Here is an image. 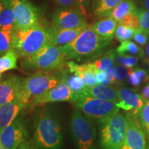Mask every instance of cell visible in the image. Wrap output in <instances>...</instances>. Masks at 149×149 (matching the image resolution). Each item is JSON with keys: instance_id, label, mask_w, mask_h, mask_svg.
I'll use <instances>...</instances> for the list:
<instances>
[{"instance_id": "obj_1", "label": "cell", "mask_w": 149, "mask_h": 149, "mask_svg": "<svg viewBox=\"0 0 149 149\" xmlns=\"http://www.w3.org/2000/svg\"><path fill=\"white\" fill-rule=\"evenodd\" d=\"M48 45H53L51 29L40 24L29 29L16 30L14 33L13 48L19 57H32Z\"/></svg>"}, {"instance_id": "obj_2", "label": "cell", "mask_w": 149, "mask_h": 149, "mask_svg": "<svg viewBox=\"0 0 149 149\" xmlns=\"http://www.w3.org/2000/svg\"><path fill=\"white\" fill-rule=\"evenodd\" d=\"M110 42L100 36L92 26L88 25L74 41L61 46L66 59H81L98 55Z\"/></svg>"}, {"instance_id": "obj_3", "label": "cell", "mask_w": 149, "mask_h": 149, "mask_svg": "<svg viewBox=\"0 0 149 149\" xmlns=\"http://www.w3.org/2000/svg\"><path fill=\"white\" fill-rule=\"evenodd\" d=\"M35 141L44 149H58L62 141L59 124L46 111L38 115L35 124Z\"/></svg>"}, {"instance_id": "obj_4", "label": "cell", "mask_w": 149, "mask_h": 149, "mask_svg": "<svg viewBox=\"0 0 149 149\" xmlns=\"http://www.w3.org/2000/svg\"><path fill=\"white\" fill-rule=\"evenodd\" d=\"M71 101L86 115L103 124L120 110L116 102L86 95L83 92L74 94Z\"/></svg>"}, {"instance_id": "obj_5", "label": "cell", "mask_w": 149, "mask_h": 149, "mask_svg": "<svg viewBox=\"0 0 149 149\" xmlns=\"http://www.w3.org/2000/svg\"><path fill=\"white\" fill-rule=\"evenodd\" d=\"M66 60L61 46L48 45L32 57H25L22 64L26 69L52 71L62 68Z\"/></svg>"}, {"instance_id": "obj_6", "label": "cell", "mask_w": 149, "mask_h": 149, "mask_svg": "<svg viewBox=\"0 0 149 149\" xmlns=\"http://www.w3.org/2000/svg\"><path fill=\"white\" fill-rule=\"evenodd\" d=\"M61 80V76L58 77L51 73L37 72L33 74L22 81L19 97L27 105L33 98L55 87Z\"/></svg>"}, {"instance_id": "obj_7", "label": "cell", "mask_w": 149, "mask_h": 149, "mask_svg": "<svg viewBox=\"0 0 149 149\" xmlns=\"http://www.w3.org/2000/svg\"><path fill=\"white\" fill-rule=\"evenodd\" d=\"M127 119L117 113L104 123L101 130L102 149H120L125 137Z\"/></svg>"}, {"instance_id": "obj_8", "label": "cell", "mask_w": 149, "mask_h": 149, "mask_svg": "<svg viewBox=\"0 0 149 149\" xmlns=\"http://www.w3.org/2000/svg\"><path fill=\"white\" fill-rule=\"evenodd\" d=\"M70 124L79 149H94L95 128L90 120L76 109L72 115Z\"/></svg>"}, {"instance_id": "obj_9", "label": "cell", "mask_w": 149, "mask_h": 149, "mask_svg": "<svg viewBox=\"0 0 149 149\" xmlns=\"http://www.w3.org/2000/svg\"><path fill=\"white\" fill-rule=\"evenodd\" d=\"M16 19V30L26 29L40 24L37 8L29 0H10Z\"/></svg>"}, {"instance_id": "obj_10", "label": "cell", "mask_w": 149, "mask_h": 149, "mask_svg": "<svg viewBox=\"0 0 149 149\" xmlns=\"http://www.w3.org/2000/svg\"><path fill=\"white\" fill-rule=\"evenodd\" d=\"M87 25L86 16L77 7L60 9L53 17V28L56 30L74 29Z\"/></svg>"}, {"instance_id": "obj_11", "label": "cell", "mask_w": 149, "mask_h": 149, "mask_svg": "<svg viewBox=\"0 0 149 149\" xmlns=\"http://www.w3.org/2000/svg\"><path fill=\"white\" fill-rule=\"evenodd\" d=\"M127 127L124 142L120 149H145L146 133L141 127L137 115L128 113Z\"/></svg>"}, {"instance_id": "obj_12", "label": "cell", "mask_w": 149, "mask_h": 149, "mask_svg": "<svg viewBox=\"0 0 149 149\" xmlns=\"http://www.w3.org/2000/svg\"><path fill=\"white\" fill-rule=\"evenodd\" d=\"M26 135L24 125L19 120L0 130V144L5 149H17Z\"/></svg>"}, {"instance_id": "obj_13", "label": "cell", "mask_w": 149, "mask_h": 149, "mask_svg": "<svg viewBox=\"0 0 149 149\" xmlns=\"http://www.w3.org/2000/svg\"><path fill=\"white\" fill-rule=\"evenodd\" d=\"M73 93L70 87L64 81H61L51 90L46 91L40 96L35 97L31 100L30 103L33 107L44 105L52 102H66L72 100Z\"/></svg>"}, {"instance_id": "obj_14", "label": "cell", "mask_w": 149, "mask_h": 149, "mask_svg": "<svg viewBox=\"0 0 149 149\" xmlns=\"http://www.w3.org/2000/svg\"><path fill=\"white\" fill-rule=\"evenodd\" d=\"M117 93L118 102L116 103L117 107L138 116L146 102V100L142 95L126 88H120L117 91Z\"/></svg>"}, {"instance_id": "obj_15", "label": "cell", "mask_w": 149, "mask_h": 149, "mask_svg": "<svg viewBox=\"0 0 149 149\" xmlns=\"http://www.w3.org/2000/svg\"><path fill=\"white\" fill-rule=\"evenodd\" d=\"M22 81L17 76H10L0 81V106L19 97Z\"/></svg>"}, {"instance_id": "obj_16", "label": "cell", "mask_w": 149, "mask_h": 149, "mask_svg": "<svg viewBox=\"0 0 149 149\" xmlns=\"http://www.w3.org/2000/svg\"><path fill=\"white\" fill-rule=\"evenodd\" d=\"M26 106L20 97L0 106V130L13 122L19 112Z\"/></svg>"}, {"instance_id": "obj_17", "label": "cell", "mask_w": 149, "mask_h": 149, "mask_svg": "<svg viewBox=\"0 0 149 149\" xmlns=\"http://www.w3.org/2000/svg\"><path fill=\"white\" fill-rule=\"evenodd\" d=\"M66 65L70 72L79 76L86 86H92L98 84L95 78V74L99 70L95 68L92 62L79 65L74 61H68Z\"/></svg>"}, {"instance_id": "obj_18", "label": "cell", "mask_w": 149, "mask_h": 149, "mask_svg": "<svg viewBox=\"0 0 149 149\" xmlns=\"http://www.w3.org/2000/svg\"><path fill=\"white\" fill-rule=\"evenodd\" d=\"M82 92L86 95L93 97L102 100H109L114 102H118V93L114 87L110 86L95 85L92 86H86L84 88Z\"/></svg>"}, {"instance_id": "obj_19", "label": "cell", "mask_w": 149, "mask_h": 149, "mask_svg": "<svg viewBox=\"0 0 149 149\" xmlns=\"http://www.w3.org/2000/svg\"><path fill=\"white\" fill-rule=\"evenodd\" d=\"M88 25L74 29L56 30L51 28L52 44L55 46H64L75 40Z\"/></svg>"}, {"instance_id": "obj_20", "label": "cell", "mask_w": 149, "mask_h": 149, "mask_svg": "<svg viewBox=\"0 0 149 149\" xmlns=\"http://www.w3.org/2000/svg\"><path fill=\"white\" fill-rule=\"evenodd\" d=\"M0 29L14 32L16 31V19L10 0H5L0 14Z\"/></svg>"}, {"instance_id": "obj_21", "label": "cell", "mask_w": 149, "mask_h": 149, "mask_svg": "<svg viewBox=\"0 0 149 149\" xmlns=\"http://www.w3.org/2000/svg\"><path fill=\"white\" fill-rule=\"evenodd\" d=\"M92 26L94 31L100 36L106 40L111 41L117 26V22L114 19L107 17L106 18L97 22Z\"/></svg>"}, {"instance_id": "obj_22", "label": "cell", "mask_w": 149, "mask_h": 149, "mask_svg": "<svg viewBox=\"0 0 149 149\" xmlns=\"http://www.w3.org/2000/svg\"><path fill=\"white\" fill-rule=\"evenodd\" d=\"M137 8L133 1L124 0L112 9L107 17L114 19L117 23L126 16L130 14H137Z\"/></svg>"}, {"instance_id": "obj_23", "label": "cell", "mask_w": 149, "mask_h": 149, "mask_svg": "<svg viewBox=\"0 0 149 149\" xmlns=\"http://www.w3.org/2000/svg\"><path fill=\"white\" fill-rule=\"evenodd\" d=\"M124 0H94L93 11L98 17H107L112 9Z\"/></svg>"}, {"instance_id": "obj_24", "label": "cell", "mask_w": 149, "mask_h": 149, "mask_svg": "<svg viewBox=\"0 0 149 149\" xmlns=\"http://www.w3.org/2000/svg\"><path fill=\"white\" fill-rule=\"evenodd\" d=\"M18 55L13 48H11L4 55L0 57V72H3L17 68Z\"/></svg>"}, {"instance_id": "obj_25", "label": "cell", "mask_w": 149, "mask_h": 149, "mask_svg": "<svg viewBox=\"0 0 149 149\" xmlns=\"http://www.w3.org/2000/svg\"><path fill=\"white\" fill-rule=\"evenodd\" d=\"M117 53L122 55H137L141 57L144 55V51L137 44L129 40L124 41L121 45L117 48Z\"/></svg>"}, {"instance_id": "obj_26", "label": "cell", "mask_w": 149, "mask_h": 149, "mask_svg": "<svg viewBox=\"0 0 149 149\" xmlns=\"http://www.w3.org/2000/svg\"><path fill=\"white\" fill-rule=\"evenodd\" d=\"M61 79L70 87L73 95L82 92L86 86L83 80L79 76L74 74L68 75V74L63 73L61 74Z\"/></svg>"}, {"instance_id": "obj_27", "label": "cell", "mask_w": 149, "mask_h": 149, "mask_svg": "<svg viewBox=\"0 0 149 149\" xmlns=\"http://www.w3.org/2000/svg\"><path fill=\"white\" fill-rule=\"evenodd\" d=\"M14 32L0 29V57L13 48Z\"/></svg>"}, {"instance_id": "obj_28", "label": "cell", "mask_w": 149, "mask_h": 149, "mask_svg": "<svg viewBox=\"0 0 149 149\" xmlns=\"http://www.w3.org/2000/svg\"><path fill=\"white\" fill-rule=\"evenodd\" d=\"M116 53L113 51L108 52L103 57L92 62L95 68L99 71H105L108 67L115 65V57Z\"/></svg>"}, {"instance_id": "obj_29", "label": "cell", "mask_w": 149, "mask_h": 149, "mask_svg": "<svg viewBox=\"0 0 149 149\" xmlns=\"http://www.w3.org/2000/svg\"><path fill=\"white\" fill-rule=\"evenodd\" d=\"M134 33H135V30L131 28L118 24L115 30V36L120 42H124L133 38Z\"/></svg>"}, {"instance_id": "obj_30", "label": "cell", "mask_w": 149, "mask_h": 149, "mask_svg": "<svg viewBox=\"0 0 149 149\" xmlns=\"http://www.w3.org/2000/svg\"><path fill=\"white\" fill-rule=\"evenodd\" d=\"M141 127L149 139V100H146L139 115Z\"/></svg>"}, {"instance_id": "obj_31", "label": "cell", "mask_w": 149, "mask_h": 149, "mask_svg": "<svg viewBox=\"0 0 149 149\" xmlns=\"http://www.w3.org/2000/svg\"><path fill=\"white\" fill-rule=\"evenodd\" d=\"M139 57L134 55H115V61L119 65H122L128 68H133L137 63Z\"/></svg>"}, {"instance_id": "obj_32", "label": "cell", "mask_w": 149, "mask_h": 149, "mask_svg": "<svg viewBox=\"0 0 149 149\" xmlns=\"http://www.w3.org/2000/svg\"><path fill=\"white\" fill-rule=\"evenodd\" d=\"M137 15L139 19V29L149 35V10L137 9Z\"/></svg>"}, {"instance_id": "obj_33", "label": "cell", "mask_w": 149, "mask_h": 149, "mask_svg": "<svg viewBox=\"0 0 149 149\" xmlns=\"http://www.w3.org/2000/svg\"><path fill=\"white\" fill-rule=\"evenodd\" d=\"M133 69L132 68H128L122 65H117L115 66V71H114V77L115 81H121L129 77V75Z\"/></svg>"}, {"instance_id": "obj_34", "label": "cell", "mask_w": 149, "mask_h": 149, "mask_svg": "<svg viewBox=\"0 0 149 149\" xmlns=\"http://www.w3.org/2000/svg\"><path fill=\"white\" fill-rule=\"evenodd\" d=\"M117 24L131 28L135 31L139 29V19L137 14L128 15L120 20Z\"/></svg>"}, {"instance_id": "obj_35", "label": "cell", "mask_w": 149, "mask_h": 149, "mask_svg": "<svg viewBox=\"0 0 149 149\" xmlns=\"http://www.w3.org/2000/svg\"><path fill=\"white\" fill-rule=\"evenodd\" d=\"M133 40L140 46H144L148 42V34L144 33L140 29H137L135 31L133 35Z\"/></svg>"}, {"instance_id": "obj_36", "label": "cell", "mask_w": 149, "mask_h": 149, "mask_svg": "<svg viewBox=\"0 0 149 149\" xmlns=\"http://www.w3.org/2000/svg\"><path fill=\"white\" fill-rule=\"evenodd\" d=\"M57 4L63 8H74L78 6L77 0H53Z\"/></svg>"}, {"instance_id": "obj_37", "label": "cell", "mask_w": 149, "mask_h": 149, "mask_svg": "<svg viewBox=\"0 0 149 149\" xmlns=\"http://www.w3.org/2000/svg\"><path fill=\"white\" fill-rule=\"evenodd\" d=\"M134 71L139 78L141 83H146L149 80V76L147 74V72L144 69H141L140 68H136Z\"/></svg>"}, {"instance_id": "obj_38", "label": "cell", "mask_w": 149, "mask_h": 149, "mask_svg": "<svg viewBox=\"0 0 149 149\" xmlns=\"http://www.w3.org/2000/svg\"><path fill=\"white\" fill-rule=\"evenodd\" d=\"M91 2V0H77L79 8L82 11V13L84 14L85 16H86Z\"/></svg>"}, {"instance_id": "obj_39", "label": "cell", "mask_w": 149, "mask_h": 149, "mask_svg": "<svg viewBox=\"0 0 149 149\" xmlns=\"http://www.w3.org/2000/svg\"><path fill=\"white\" fill-rule=\"evenodd\" d=\"M128 82H129L130 84L133 86H138L141 84V81L139 79V78L137 77V75L136 74L135 71H133L130 73L129 77H128Z\"/></svg>"}, {"instance_id": "obj_40", "label": "cell", "mask_w": 149, "mask_h": 149, "mask_svg": "<svg viewBox=\"0 0 149 149\" xmlns=\"http://www.w3.org/2000/svg\"><path fill=\"white\" fill-rule=\"evenodd\" d=\"M95 78L99 84H102L107 79V73L106 71H98L95 74Z\"/></svg>"}, {"instance_id": "obj_41", "label": "cell", "mask_w": 149, "mask_h": 149, "mask_svg": "<svg viewBox=\"0 0 149 149\" xmlns=\"http://www.w3.org/2000/svg\"><path fill=\"white\" fill-rule=\"evenodd\" d=\"M142 97L146 100H149V84L145 86L142 90Z\"/></svg>"}, {"instance_id": "obj_42", "label": "cell", "mask_w": 149, "mask_h": 149, "mask_svg": "<svg viewBox=\"0 0 149 149\" xmlns=\"http://www.w3.org/2000/svg\"><path fill=\"white\" fill-rule=\"evenodd\" d=\"M17 149H32V148H31V147L30 146V145L28 144L27 142L24 141L22 144L19 145V146Z\"/></svg>"}, {"instance_id": "obj_43", "label": "cell", "mask_w": 149, "mask_h": 149, "mask_svg": "<svg viewBox=\"0 0 149 149\" xmlns=\"http://www.w3.org/2000/svg\"><path fill=\"white\" fill-rule=\"evenodd\" d=\"M143 4H144V7L146 10H149V0H144V2H143Z\"/></svg>"}, {"instance_id": "obj_44", "label": "cell", "mask_w": 149, "mask_h": 149, "mask_svg": "<svg viewBox=\"0 0 149 149\" xmlns=\"http://www.w3.org/2000/svg\"><path fill=\"white\" fill-rule=\"evenodd\" d=\"M4 1L5 0H0V14H1V10H2L3 5H4Z\"/></svg>"}, {"instance_id": "obj_45", "label": "cell", "mask_w": 149, "mask_h": 149, "mask_svg": "<svg viewBox=\"0 0 149 149\" xmlns=\"http://www.w3.org/2000/svg\"><path fill=\"white\" fill-rule=\"evenodd\" d=\"M146 54L148 57H149V42H148V44H147V46L146 47Z\"/></svg>"}, {"instance_id": "obj_46", "label": "cell", "mask_w": 149, "mask_h": 149, "mask_svg": "<svg viewBox=\"0 0 149 149\" xmlns=\"http://www.w3.org/2000/svg\"><path fill=\"white\" fill-rule=\"evenodd\" d=\"M0 149H5V148H3V147L2 146H1V144H0Z\"/></svg>"}, {"instance_id": "obj_47", "label": "cell", "mask_w": 149, "mask_h": 149, "mask_svg": "<svg viewBox=\"0 0 149 149\" xmlns=\"http://www.w3.org/2000/svg\"><path fill=\"white\" fill-rule=\"evenodd\" d=\"M1 72H0V79H1Z\"/></svg>"}, {"instance_id": "obj_48", "label": "cell", "mask_w": 149, "mask_h": 149, "mask_svg": "<svg viewBox=\"0 0 149 149\" xmlns=\"http://www.w3.org/2000/svg\"><path fill=\"white\" fill-rule=\"evenodd\" d=\"M148 67H149V59L148 60Z\"/></svg>"}]
</instances>
